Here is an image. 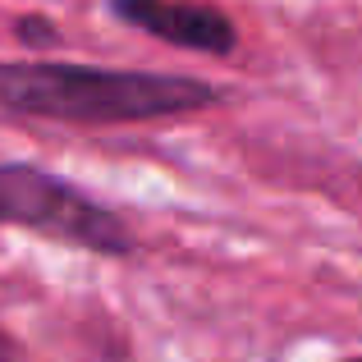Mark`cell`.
<instances>
[{
	"label": "cell",
	"mask_w": 362,
	"mask_h": 362,
	"mask_svg": "<svg viewBox=\"0 0 362 362\" xmlns=\"http://www.w3.org/2000/svg\"><path fill=\"white\" fill-rule=\"evenodd\" d=\"M225 92L188 74L97 69L60 60H0V106L14 115L110 129V124H156L221 106Z\"/></svg>",
	"instance_id": "obj_1"
},
{
	"label": "cell",
	"mask_w": 362,
	"mask_h": 362,
	"mask_svg": "<svg viewBox=\"0 0 362 362\" xmlns=\"http://www.w3.org/2000/svg\"><path fill=\"white\" fill-rule=\"evenodd\" d=\"M110 5L138 33L197 55H230L239 42L234 23L211 5H188V0H110Z\"/></svg>",
	"instance_id": "obj_3"
},
{
	"label": "cell",
	"mask_w": 362,
	"mask_h": 362,
	"mask_svg": "<svg viewBox=\"0 0 362 362\" xmlns=\"http://www.w3.org/2000/svg\"><path fill=\"white\" fill-rule=\"evenodd\" d=\"M339 362H362V354H354V358H339Z\"/></svg>",
	"instance_id": "obj_4"
},
{
	"label": "cell",
	"mask_w": 362,
	"mask_h": 362,
	"mask_svg": "<svg viewBox=\"0 0 362 362\" xmlns=\"http://www.w3.org/2000/svg\"><path fill=\"white\" fill-rule=\"evenodd\" d=\"M0 230H23L92 257H129L138 247L115 206L33 160H0Z\"/></svg>",
	"instance_id": "obj_2"
}]
</instances>
